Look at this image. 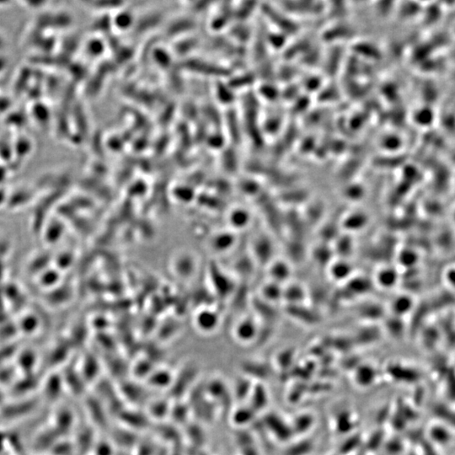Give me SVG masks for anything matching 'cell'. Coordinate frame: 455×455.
Instances as JSON below:
<instances>
[{
    "label": "cell",
    "mask_w": 455,
    "mask_h": 455,
    "mask_svg": "<svg viewBox=\"0 0 455 455\" xmlns=\"http://www.w3.org/2000/svg\"><path fill=\"white\" fill-rule=\"evenodd\" d=\"M219 314L212 307H203L197 309L193 316V324L196 330L202 334L214 333L220 324Z\"/></svg>",
    "instance_id": "1"
},
{
    "label": "cell",
    "mask_w": 455,
    "mask_h": 455,
    "mask_svg": "<svg viewBox=\"0 0 455 455\" xmlns=\"http://www.w3.org/2000/svg\"><path fill=\"white\" fill-rule=\"evenodd\" d=\"M14 156H20L21 158L29 156L33 149V143L28 137H18L13 140Z\"/></svg>",
    "instance_id": "4"
},
{
    "label": "cell",
    "mask_w": 455,
    "mask_h": 455,
    "mask_svg": "<svg viewBox=\"0 0 455 455\" xmlns=\"http://www.w3.org/2000/svg\"><path fill=\"white\" fill-rule=\"evenodd\" d=\"M250 216L248 212L245 209L236 208L231 210L228 215V222L232 229H241L248 223Z\"/></svg>",
    "instance_id": "5"
},
{
    "label": "cell",
    "mask_w": 455,
    "mask_h": 455,
    "mask_svg": "<svg viewBox=\"0 0 455 455\" xmlns=\"http://www.w3.org/2000/svg\"><path fill=\"white\" fill-rule=\"evenodd\" d=\"M30 113L35 123L41 127L47 125L52 118L51 109L48 105L43 101H34Z\"/></svg>",
    "instance_id": "3"
},
{
    "label": "cell",
    "mask_w": 455,
    "mask_h": 455,
    "mask_svg": "<svg viewBox=\"0 0 455 455\" xmlns=\"http://www.w3.org/2000/svg\"><path fill=\"white\" fill-rule=\"evenodd\" d=\"M234 236L229 231H221L210 236L208 240V248L213 254L224 253L231 249L234 243Z\"/></svg>",
    "instance_id": "2"
},
{
    "label": "cell",
    "mask_w": 455,
    "mask_h": 455,
    "mask_svg": "<svg viewBox=\"0 0 455 455\" xmlns=\"http://www.w3.org/2000/svg\"><path fill=\"white\" fill-rule=\"evenodd\" d=\"M255 333V327L253 323L249 319H244L239 322L235 328V334L239 340L247 342L253 337Z\"/></svg>",
    "instance_id": "6"
},
{
    "label": "cell",
    "mask_w": 455,
    "mask_h": 455,
    "mask_svg": "<svg viewBox=\"0 0 455 455\" xmlns=\"http://www.w3.org/2000/svg\"><path fill=\"white\" fill-rule=\"evenodd\" d=\"M3 44H4L3 39H2V38H1V37H0V51H1V47H2V46H3Z\"/></svg>",
    "instance_id": "8"
},
{
    "label": "cell",
    "mask_w": 455,
    "mask_h": 455,
    "mask_svg": "<svg viewBox=\"0 0 455 455\" xmlns=\"http://www.w3.org/2000/svg\"><path fill=\"white\" fill-rule=\"evenodd\" d=\"M7 66H8V59L6 56L0 53V73H3Z\"/></svg>",
    "instance_id": "7"
}]
</instances>
